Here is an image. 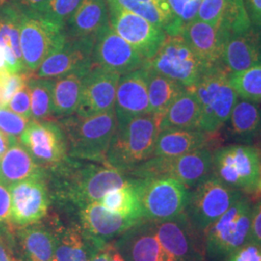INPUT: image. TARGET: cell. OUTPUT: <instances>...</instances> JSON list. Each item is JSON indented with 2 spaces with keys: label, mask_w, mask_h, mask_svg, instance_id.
<instances>
[{
  "label": "cell",
  "mask_w": 261,
  "mask_h": 261,
  "mask_svg": "<svg viewBox=\"0 0 261 261\" xmlns=\"http://www.w3.org/2000/svg\"><path fill=\"white\" fill-rule=\"evenodd\" d=\"M46 172L50 200L70 212L100 201L108 192L130 180L111 166L71 157Z\"/></svg>",
  "instance_id": "obj_1"
},
{
  "label": "cell",
  "mask_w": 261,
  "mask_h": 261,
  "mask_svg": "<svg viewBox=\"0 0 261 261\" xmlns=\"http://www.w3.org/2000/svg\"><path fill=\"white\" fill-rule=\"evenodd\" d=\"M162 115L148 112L117 125L107 153V164L125 173L153 157Z\"/></svg>",
  "instance_id": "obj_2"
},
{
  "label": "cell",
  "mask_w": 261,
  "mask_h": 261,
  "mask_svg": "<svg viewBox=\"0 0 261 261\" xmlns=\"http://www.w3.org/2000/svg\"><path fill=\"white\" fill-rule=\"evenodd\" d=\"M57 122L65 134L69 157L108 165L107 153L117 126L114 109L86 117L75 113Z\"/></svg>",
  "instance_id": "obj_3"
},
{
  "label": "cell",
  "mask_w": 261,
  "mask_h": 261,
  "mask_svg": "<svg viewBox=\"0 0 261 261\" xmlns=\"http://www.w3.org/2000/svg\"><path fill=\"white\" fill-rule=\"evenodd\" d=\"M230 74L223 63L209 66L192 87L201 109V130L205 133L216 134L223 128L239 99Z\"/></svg>",
  "instance_id": "obj_4"
},
{
  "label": "cell",
  "mask_w": 261,
  "mask_h": 261,
  "mask_svg": "<svg viewBox=\"0 0 261 261\" xmlns=\"http://www.w3.org/2000/svg\"><path fill=\"white\" fill-rule=\"evenodd\" d=\"M252 204L243 196L203 233L207 261H224L235 250L250 241Z\"/></svg>",
  "instance_id": "obj_5"
},
{
  "label": "cell",
  "mask_w": 261,
  "mask_h": 261,
  "mask_svg": "<svg viewBox=\"0 0 261 261\" xmlns=\"http://www.w3.org/2000/svg\"><path fill=\"white\" fill-rule=\"evenodd\" d=\"M212 173L244 195L258 192L261 150L252 144H230L213 151Z\"/></svg>",
  "instance_id": "obj_6"
},
{
  "label": "cell",
  "mask_w": 261,
  "mask_h": 261,
  "mask_svg": "<svg viewBox=\"0 0 261 261\" xmlns=\"http://www.w3.org/2000/svg\"><path fill=\"white\" fill-rule=\"evenodd\" d=\"M213 151L210 147L177 157H151L127 174L134 178H173L193 189L212 173Z\"/></svg>",
  "instance_id": "obj_7"
},
{
  "label": "cell",
  "mask_w": 261,
  "mask_h": 261,
  "mask_svg": "<svg viewBox=\"0 0 261 261\" xmlns=\"http://www.w3.org/2000/svg\"><path fill=\"white\" fill-rule=\"evenodd\" d=\"M243 193L227 186L211 173L195 188L190 189L185 214L199 233L206 229L235 204Z\"/></svg>",
  "instance_id": "obj_8"
},
{
  "label": "cell",
  "mask_w": 261,
  "mask_h": 261,
  "mask_svg": "<svg viewBox=\"0 0 261 261\" xmlns=\"http://www.w3.org/2000/svg\"><path fill=\"white\" fill-rule=\"evenodd\" d=\"M144 220L166 221L186 210L190 189L173 178H136Z\"/></svg>",
  "instance_id": "obj_9"
},
{
  "label": "cell",
  "mask_w": 261,
  "mask_h": 261,
  "mask_svg": "<svg viewBox=\"0 0 261 261\" xmlns=\"http://www.w3.org/2000/svg\"><path fill=\"white\" fill-rule=\"evenodd\" d=\"M145 64L188 88L195 86L209 67L196 56L181 34L167 35L158 51Z\"/></svg>",
  "instance_id": "obj_10"
},
{
  "label": "cell",
  "mask_w": 261,
  "mask_h": 261,
  "mask_svg": "<svg viewBox=\"0 0 261 261\" xmlns=\"http://www.w3.org/2000/svg\"><path fill=\"white\" fill-rule=\"evenodd\" d=\"M20 48L28 72L35 74L42 62L65 41L64 27L38 12H21Z\"/></svg>",
  "instance_id": "obj_11"
},
{
  "label": "cell",
  "mask_w": 261,
  "mask_h": 261,
  "mask_svg": "<svg viewBox=\"0 0 261 261\" xmlns=\"http://www.w3.org/2000/svg\"><path fill=\"white\" fill-rule=\"evenodd\" d=\"M108 1L109 20L113 30L145 60L155 56L167 37L166 32L114 0Z\"/></svg>",
  "instance_id": "obj_12"
},
{
  "label": "cell",
  "mask_w": 261,
  "mask_h": 261,
  "mask_svg": "<svg viewBox=\"0 0 261 261\" xmlns=\"http://www.w3.org/2000/svg\"><path fill=\"white\" fill-rule=\"evenodd\" d=\"M19 141L45 170L56 168L69 157L65 134L56 120H31Z\"/></svg>",
  "instance_id": "obj_13"
},
{
  "label": "cell",
  "mask_w": 261,
  "mask_h": 261,
  "mask_svg": "<svg viewBox=\"0 0 261 261\" xmlns=\"http://www.w3.org/2000/svg\"><path fill=\"white\" fill-rule=\"evenodd\" d=\"M13 229L36 224L46 218L50 205L47 172L9 187Z\"/></svg>",
  "instance_id": "obj_14"
},
{
  "label": "cell",
  "mask_w": 261,
  "mask_h": 261,
  "mask_svg": "<svg viewBox=\"0 0 261 261\" xmlns=\"http://www.w3.org/2000/svg\"><path fill=\"white\" fill-rule=\"evenodd\" d=\"M92 63L123 75L142 68L146 60L113 30L109 20L95 40Z\"/></svg>",
  "instance_id": "obj_15"
},
{
  "label": "cell",
  "mask_w": 261,
  "mask_h": 261,
  "mask_svg": "<svg viewBox=\"0 0 261 261\" xmlns=\"http://www.w3.org/2000/svg\"><path fill=\"white\" fill-rule=\"evenodd\" d=\"M93 38H66L61 47L47 56L34 75L40 79H56L77 71H87L93 65Z\"/></svg>",
  "instance_id": "obj_16"
},
{
  "label": "cell",
  "mask_w": 261,
  "mask_h": 261,
  "mask_svg": "<svg viewBox=\"0 0 261 261\" xmlns=\"http://www.w3.org/2000/svg\"><path fill=\"white\" fill-rule=\"evenodd\" d=\"M112 242L126 261H178L160 242L149 220L133 225Z\"/></svg>",
  "instance_id": "obj_17"
},
{
  "label": "cell",
  "mask_w": 261,
  "mask_h": 261,
  "mask_svg": "<svg viewBox=\"0 0 261 261\" xmlns=\"http://www.w3.org/2000/svg\"><path fill=\"white\" fill-rule=\"evenodd\" d=\"M120 76L101 67L91 66L84 75L81 102L75 114L86 117L113 110Z\"/></svg>",
  "instance_id": "obj_18"
},
{
  "label": "cell",
  "mask_w": 261,
  "mask_h": 261,
  "mask_svg": "<svg viewBox=\"0 0 261 261\" xmlns=\"http://www.w3.org/2000/svg\"><path fill=\"white\" fill-rule=\"evenodd\" d=\"M114 111L117 125L125 124L136 116L150 112L144 66L120 76L115 96Z\"/></svg>",
  "instance_id": "obj_19"
},
{
  "label": "cell",
  "mask_w": 261,
  "mask_h": 261,
  "mask_svg": "<svg viewBox=\"0 0 261 261\" xmlns=\"http://www.w3.org/2000/svg\"><path fill=\"white\" fill-rule=\"evenodd\" d=\"M76 214L79 223L84 231L103 246L114 241L133 225L140 223L113 213L105 208L99 201L79 209Z\"/></svg>",
  "instance_id": "obj_20"
},
{
  "label": "cell",
  "mask_w": 261,
  "mask_h": 261,
  "mask_svg": "<svg viewBox=\"0 0 261 261\" xmlns=\"http://www.w3.org/2000/svg\"><path fill=\"white\" fill-rule=\"evenodd\" d=\"M222 62L231 74L261 63V28L252 24L240 33L226 38Z\"/></svg>",
  "instance_id": "obj_21"
},
{
  "label": "cell",
  "mask_w": 261,
  "mask_h": 261,
  "mask_svg": "<svg viewBox=\"0 0 261 261\" xmlns=\"http://www.w3.org/2000/svg\"><path fill=\"white\" fill-rule=\"evenodd\" d=\"M56 250L53 261H90L105 248L84 231L80 223L63 225L55 222Z\"/></svg>",
  "instance_id": "obj_22"
},
{
  "label": "cell",
  "mask_w": 261,
  "mask_h": 261,
  "mask_svg": "<svg viewBox=\"0 0 261 261\" xmlns=\"http://www.w3.org/2000/svg\"><path fill=\"white\" fill-rule=\"evenodd\" d=\"M181 35L207 65L223 63L226 35L217 25L196 19L185 24Z\"/></svg>",
  "instance_id": "obj_23"
},
{
  "label": "cell",
  "mask_w": 261,
  "mask_h": 261,
  "mask_svg": "<svg viewBox=\"0 0 261 261\" xmlns=\"http://www.w3.org/2000/svg\"><path fill=\"white\" fill-rule=\"evenodd\" d=\"M14 237L25 261H53L56 250V226L42 221L14 229Z\"/></svg>",
  "instance_id": "obj_24"
},
{
  "label": "cell",
  "mask_w": 261,
  "mask_h": 261,
  "mask_svg": "<svg viewBox=\"0 0 261 261\" xmlns=\"http://www.w3.org/2000/svg\"><path fill=\"white\" fill-rule=\"evenodd\" d=\"M21 11L12 3L0 7V48L11 74L28 71L20 48Z\"/></svg>",
  "instance_id": "obj_25"
},
{
  "label": "cell",
  "mask_w": 261,
  "mask_h": 261,
  "mask_svg": "<svg viewBox=\"0 0 261 261\" xmlns=\"http://www.w3.org/2000/svg\"><path fill=\"white\" fill-rule=\"evenodd\" d=\"M109 23L107 0H83L73 15L66 21V38H93Z\"/></svg>",
  "instance_id": "obj_26"
},
{
  "label": "cell",
  "mask_w": 261,
  "mask_h": 261,
  "mask_svg": "<svg viewBox=\"0 0 261 261\" xmlns=\"http://www.w3.org/2000/svg\"><path fill=\"white\" fill-rule=\"evenodd\" d=\"M214 135L200 130H160L153 157H177L203 147H210L215 142Z\"/></svg>",
  "instance_id": "obj_27"
},
{
  "label": "cell",
  "mask_w": 261,
  "mask_h": 261,
  "mask_svg": "<svg viewBox=\"0 0 261 261\" xmlns=\"http://www.w3.org/2000/svg\"><path fill=\"white\" fill-rule=\"evenodd\" d=\"M46 173L18 139H14L0 161V182L12 186L20 181Z\"/></svg>",
  "instance_id": "obj_28"
},
{
  "label": "cell",
  "mask_w": 261,
  "mask_h": 261,
  "mask_svg": "<svg viewBox=\"0 0 261 261\" xmlns=\"http://www.w3.org/2000/svg\"><path fill=\"white\" fill-rule=\"evenodd\" d=\"M160 129L201 130V109L192 87L180 94L162 115Z\"/></svg>",
  "instance_id": "obj_29"
},
{
  "label": "cell",
  "mask_w": 261,
  "mask_h": 261,
  "mask_svg": "<svg viewBox=\"0 0 261 261\" xmlns=\"http://www.w3.org/2000/svg\"><path fill=\"white\" fill-rule=\"evenodd\" d=\"M226 123L234 140L251 144L261 135V103L239 97Z\"/></svg>",
  "instance_id": "obj_30"
},
{
  "label": "cell",
  "mask_w": 261,
  "mask_h": 261,
  "mask_svg": "<svg viewBox=\"0 0 261 261\" xmlns=\"http://www.w3.org/2000/svg\"><path fill=\"white\" fill-rule=\"evenodd\" d=\"M125 9L163 29L167 35L182 33L185 23L170 9L167 0H114Z\"/></svg>",
  "instance_id": "obj_31"
},
{
  "label": "cell",
  "mask_w": 261,
  "mask_h": 261,
  "mask_svg": "<svg viewBox=\"0 0 261 261\" xmlns=\"http://www.w3.org/2000/svg\"><path fill=\"white\" fill-rule=\"evenodd\" d=\"M87 71H77L53 79L54 113L56 120L76 113L81 102L84 75Z\"/></svg>",
  "instance_id": "obj_32"
},
{
  "label": "cell",
  "mask_w": 261,
  "mask_h": 261,
  "mask_svg": "<svg viewBox=\"0 0 261 261\" xmlns=\"http://www.w3.org/2000/svg\"><path fill=\"white\" fill-rule=\"evenodd\" d=\"M99 202L113 213L137 222L144 220L136 178L130 177L124 186L108 192Z\"/></svg>",
  "instance_id": "obj_33"
},
{
  "label": "cell",
  "mask_w": 261,
  "mask_h": 261,
  "mask_svg": "<svg viewBox=\"0 0 261 261\" xmlns=\"http://www.w3.org/2000/svg\"><path fill=\"white\" fill-rule=\"evenodd\" d=\"M144 68L146 71L150 112L163 115L168 107L187 87L159 74L146 64Z\"/></svg>",
  "instance_id": "obj_34"
},
{
  "label": "cell",
  "mask_w": 261,
  "mask_h": 261,
  "mask_svg": "<svg viewBox=\"0 0 261 261\" xmlns=\"http://www.w3.org/2000/svg\"><path fill=\"white\" fill-rule=\"evenodd\" d=\"M32 120H54V96L53 79H40L33 75L28 83Z\"/></svg>",
  "instance_id": "obj_35"
},
{
  "label": "cell",
  "mask_w": 261,
  "mask_h": 261,
  "mask_svg": "<svg viewBox=\"0 0 261 261\" xmlns=\"http://www.w3.org/2000/svg\"><path fill=\"white\" fill-rule=\"evenodd\" d=\"M230 84L240 98L261 103V63L230 74Z\"/></svg>",
  "instance_id": "obj_36"
},
{
  "label": "cell",
  "mask_w": 261,
  "mask_h": 261,
  "mask_svg": "<svg viewBox=\"0 0 261 261\" xmlns=\"http://www.w3.org/2000/svg\"><path fill=\"white\" fill-rule=\"evenodd\" d=\"M252 25L243 0H228L217 27L227 38L230 34L246 31Z\"/></svg>",
  "instance_id": "obj_37"
},
{
  "label": "cell",
  "mask_w": 261,
  "mask_h": 261,
  "mask_svg": "<svg viewBox=\"0 0 261 261\" xmlns=\"http://www.w3.org/2000/svg\"><path fill=\"white\" fill-rule=\"evenodd\" d=\"M83 0H47L38 11L47 19L64 27Z\"/></svg>",
  "instance_id": "obj_38"
},
{
  "label": "cell",
  "mask_w": 261,
  "mask_h": 261,
  "mask_svg": "<svg viewBox=\"0 0 261 261\" xmlns=\"http://www.w3.org/2000/svg\"><path fill=\"white\" fill-rule=\"evenodd\" d=\"M31 120L12 112L5 106L0 107V130L9 138L19 140Z\"/></svg>",
  "instance_id": "obj_39"
},
{
  "label": "cell",
  "mask_w": 261,
  "mask_h": 261,
  "mask_svg": "<svg viewBox=\"0 0 261 261\" xmlns=\"http://www.w3.org/2000/svg\"><path fill=\"white\" fill-rule=\"evenodd\" d=\"M173 14L185 24L195 20L202 0H167Z\"/></svg>",
  "instance_id": "obj_40"
},
{
  "label": "cell",
  "mask_w": 261,
  "mask_h": 261,
  "mask_svg": "<svg viewBox=\"0 0 261 261\" xmlns=\"http://www.w3.org/2000/svg\"><path fill=\"white\" fill-rule=\"evenodd\" d=\"M228 0H202L196 19L218 25Z\"/></svg>",
  "instance_id": "obj_41"
},
{
  "label": "cell",
  "mask_w": 261,
  "mask_h": 261,
  "mask_svg": "<svg viewBox=\"0 0 261 261\" xmlns=\"http://www.w3.org/2000/svg\"><path fill=\"white\" fill-rule=\"evenodd\" d=\"M5 107H7L12 112H16L25 118L32 119L31 100L28 84L11 98V100Z\"/></svg>",
  "instance_id": "obj_42"
},
{
  "label": "cell",
  "mask_w": 261,
  "mask_h": 261,
  "mask_svg": "<svg viewBox=\"0 0 261 261\" xmlns=\"http://www.w3.org/2000/svg\"><path fill=\"white\" fill-rule=\"evenodd\" d=\"M224 261H261V246L248 241L231 252Z\"/></svg>",
  "instance_id": "obj_43"
},
{
  "label": "cell",
  "mask_w": 261,
  "mask_h": 261,
  "mask_svg": "<svg viewBox=\"0 0 261 261\" xmlns=\"http://www.w3.org/2000/svg\"><path fill=\"white\" fill-rule=\"evenodd\" d=\"M11 228V194L9 188L0 182V229Z\"/></svg>",
  "instance_id": "obj_44"
},
{
  "label": "cell",
  "mask_w": 261,
  "mask_h": 261,
  "mask_svg": "<svg viewBox=\"0 0 261 261\" xmlns=\"http://www.w3.org/2000/svg\"><path fill=\"white\" fill-rule=\"evenodd\" d=\"M250 241L261 246V198L252 205Z\"/></svg>",
  "instance_id": "obj_45"
},
{
  "label": "cell",
  "mask_w": 261,
  "mask_h": 261,
  "mask_svg": "<svg viewBox=\"0 0 261 261\" xmlns=\"http://www.w3.org/2000/svg\"><path fill=\"white\" fill-rule=\"evenodd\" d=\"M252 24L261 28V0H243Z\"/></svg>",
  "instance_id": "obj_46"
},
{
  "label": "cell",
  "mask_w": 261,
  "mask_h": 261,
  "mask_svg": "<svg viewBox=\"0 0 261 261\" xmlns=\"http://www.w3.org/2000/svg\"><path fill=\"white\" fill-rule=\"evenodd\" d=\"M47 0H10L21 12H38Z\"/></svg>",
  "instance_id": "obj_47"
},
{
  "label": "cell",
  "mask_w": 261,
  "mask_h": 261,
  "mask_svg": "<svg viewBox=\"0 0 261 261\" xmlns=\"http://www.w3.org/2000/svg\"><path fill=\"white\" fill-rule=\"evenodd\" d=\"M106 250L108 253L109 261H126L122 256L121 253L118 252V250L115 248L113 242L109 243L106 246Z\"/></svg>",
  "instance_id": "obj_48"
},
{
  "label": "cell",
  "mask_w": 261,
  "mask_h": 261,
  "mask_svg": "<svg viewBox=\"0 0 261 261\" xmlns=\"http://www.w3.org/2000/svg\"><path fill=\"white\" fill-rule=\"evenodd\" d=\"M13 140L14 138H9L8 136H6L4 133L0 130V161L6 153L7 149L9 148L10 144Z\"/></svg>",
  "instance_id": "obj_49"
},
{
  "label": "cell",
  "mask_w": 261,
  "mask_h": 261,
  "mask_svg": "<svg viewBox=\"0 0 261 261\" xmlns=\"http://www.w3.org/2000/svg\"><path fill=\"white\" fill-rule=\"evenodd\" d=\"M106 246H105V248H103L102 250H100L99 252H97L90 261H109L108 253H107V250H106Z\"/></svg>",
  "instance_id": "obj_50"
},
{
  "label": "cell",
  "mask_w": 261,
  "mask_h": 261,
  "mask_svg": "<svg viewBox=\"0 0 261 261\" xmlns=\"http://www.w3.org/2000/svg\"><path fill=\"white\" fill-rule=\"evenodd\" d=\"M9 72L7 70V65H6V61H5V57H4V54L0 48V75Z\"/></svg>",
  "instance_id": "obj_51"
},
{
  "label": "cell",
  "mask_w": 261,
  "mask_h": 261,
  "mask_svg": "<svg viewBox=\"0 0 261 261\" xmlns=\"http://www.w3.org/2000/svg\"><path fill=\"white\" fill-rule=\"evenodd\" d=\"M7 1H8V0H0V7H2L4 4H6Z\"/></svg>",
  "instance_id": "obj_52"
},
{
  "label": "cell",
  "mask_w": 261,
  "mask_h": 261,
  "mask_svg": "<svg viewBox=\"0 0 261 261\" xmlns=\"http://www.w3.org/2000/svg\"><path fill=\"white\" fill-rule=\"evenodd\" d=\"M258 192L261 193V175H260V181H259V186H258Z\"/></svg>",
  "instance_id": "obj_53"
},
{
  "label": "cell",
  "mask_w": 261,
  "mask_h": 261,
  "mask_svg": "<svg viewBox=\"0 0 261 261\" xmlns=\"http://www.w3.org/2000/svg\"><path fill=\"white\" fill-rule=\"evenodd\" d=\"M14 261H19V260H16V259H15V260H14Z\"/></svg>",
  "instance_id": "obj_54"
}]
</instances>
